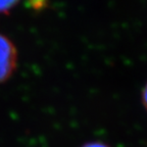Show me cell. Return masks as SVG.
<instances>
[{"label":"cell","mask_w":147,"mask_h":147,"mask_svg":"<svg viewBox=\"0 0 147 147\" xmlns=\"http://www.w3.org/2000/svg\"><path fill=\"white\" fill-rule=\"evenodd\" d=\"M142 101L145 108L147 109V83L146 85H145V87L143 88V91H142Z\"/></svg>","instance_id":"4"},{"label":"cell","mask_w":147,"mask_h":147,"mask_svg":"<svg viewBox=\"0 0 147 147\" xmlns=\"http://www.w3.org/2000/svg\"><path fill=\"white\" fill-rule=\"evenodd\" d=\"M82 147H109L107 144L100 141H92V142H88L86 144H84Z\"/></svg>","instance_id":"3"},{"label":"cell","mask_w":147,"mask_h":147,"mask_svg":"<svg viewBox=\"0 0 147 147\" xmlns=\"http://www.w3.org/2000/svg\"><path fill=\"white\" fill-rule=\"evenodd\" d=\"M16 4V1H0V13H8Z\"/></svg>","instance_id":"2"},{"label":"cell","mask_w":147,"mask_h":147,"mask_svg":"<svg viewBox=\"0 0 147 147\" xmlns=\"http://www.w3.org/2000/svg\"><path fill=\"white\" fill-rule=\"evenodd\" d=\"M18 52L14 44L0 33V83L10 78L16 67Z\"/></svg>","instance_id":"1"}]
</instances>
